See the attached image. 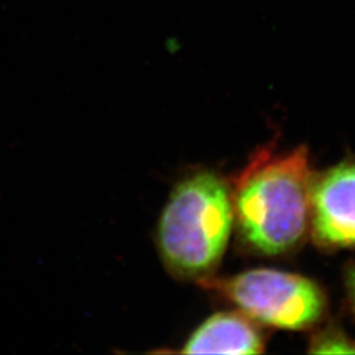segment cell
Here are the masks:
<instances>
[{"label":"cell","instance_id":"5b68a950","mask_svg":"<svg viewBox=\"0 0 355 355\" xmlns=\"http://www.w3.org/2000/svg\"><path fill=\"white\" fill-rule=\"evenodd\" d=\"M265 340L242 312H218L199 325L180 349L183 354H261Z\"/></svg>","mask_w":355,"mask_h":355},{"label":"cell","instance_id":"8992f818","mask_svg":"<svg viewBox=\"0 0 355 355\" xmlns=\"http://www.w3.org/2000/svg\"><path fill=\"white\" fill-rule=\"evenodd\" d=\"M311 353H355V343L346 336V333L328 327L320 330L311 341Z\"/></svg>","mask_w":355,"mask_h":355},{"label":"cell","instance_id":"3957f363","mask_svg":"<svg viewBox=\"0 0 355 355\" xmlns=\"http://www.w3.org/2000/svg\"><path fill=\"white\" fill-rule=\"evenodd\" d=\"M199 284L223 295L254 322L279 329L312 328L327 312V296L316 282L280 270L254 268Z\"/></svg>","mask_w":355,"mask_h":355},{"label":"cell","instance_id":"6da1fadb","mask_svg":"<svg viewBox=\"0 0 355 355\" xmlns=\"http://www.w3.org/2000/svg\"><path fill=\"white\" fill-rule=\"evenodd\" d=\"M313 175L305 146L278 152L268 145L255 152L230 189L234 225L248 250L282 255L303 243Z\"/></svg>","mask_w":355,"mask_h":355},{"label":"cell","instance_id":"277c9868","mask_svg":"<svg viewBox=\"0 0 355 355\" xmlns=\"http://www.w3.org/2000/svg\"><path fill=\"white\" fill-rule=\"evenodd\" d=\"M309 229L321 248H354L355 158L313 175Z\"/></svg>","mask_w":355,"mask_h":355},{"label":"cell","instance_id":"7a4b0ae2","mask_svg":"<svg viewBox=\"0 0 355 355\" xmlns=\"http://www.w3.org/2000/svg\"><path fill=\"white\" fill-rule=\"evenodd\" d=\"M233 224L232 190L224 178L211 170L183 178L171 191L157 229L167 271L198 283L214 277Z\"/></svg>","mask_w":355,"mask_h":355},{"label":"cell","instance_id":"52a82bcc","mask_svg":"<svg viewBox=\"0 0 355 355\" xmlns=\"http://www.w3.org/2000/svg\"><path fill=\"white\" fill-rule=\"evenodd\" d=\"M346 288L349 299L355 312V266H352L346 271Z\"/></svg>","mask_w":355,"mask_h":355}]
</instances>
